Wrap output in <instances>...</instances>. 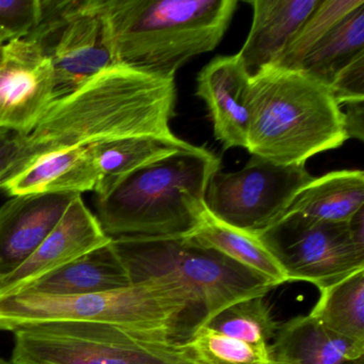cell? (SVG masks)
<instances>
[{
  "label": "cell",
  "instance_id": "cell-1",
  "mask_svg": "<svg viewBox=\"0 0 364 364\" xmlns=\"http://www.w3.org/2000/svg\"><path fill=\"white\" fill-rule=\"evenodd\" d=\"M176 102L174 80L125 65L107 68L57 97L33 131L12 134L14 154L0 189L54 153L124 138L172 137Z\"/></svg>",
  "mask_w": 364,
  "mask_h": 364
},
{
  "label": "cell",
  "instance_id": "cell-2",
  "mask_svg": "<svg viewBox=\"0 0 364 364\" xmlns=\"http://www.w3.org/2000/svg\"><path fill=\"white\" fill-rule=\"evenodd\" d=\"M247 150L277 165H306L348 138L327 85L295 70L268 67L249 82Z\"/></svg>",
  "mask_w": 364,
  "mask_h": 364
},
{
  "label": "cell",
  "instance_id": "cell-3",
  "mask_svg": "<svg viewBox=\"0 0 364 364\" xmlns=\"http://www.w3.org/2000/svg\"><path fill=\"white\" fill-rule=\"evenodd\" d=\"M237 0H104L117 65L174 80L220 43Z\"/></svg>",
  "mask_w": 364,
  "mask_h": 364
},
{
  "label": "cell",
  "instance_id": "cell-4",
  "mask_svg": "<svg viewBox=\"0 0 364 364\" xmlns=\"http://www.w3.org/2000/svg\"><path fill=\"white\" fill-rule=\"evenodd\" d=\"M220 168V159L202 146L174 153L97 197V218L112 238L186 236L201 221L208 183Z\"/></svg>",
  "mask_w": 364,
  "mask_h": 364
},
{
  "label": "cell",
  "instance_id": "cell-5",
  "mask_svg": "<svg viewBox=\"0 0 364 364\" xmlns=\"http://www.w3.org/2000/svg\"><path fill=\"white\" fill-rule=\"evenodd\" d=\"M55 321L104 323L155 340L185 342L205 315L182 289L161 280L72 297H0L1 331Z\"/></svg>",
  "mask_w": 364,
  "mask_h": 364
},
{
  "label": "cell",
  "instance_id": "cell-6",
  "mask_svg": "<svg viewBox=\"0 0 364 364\" xmlns=\"http://www.w3.org/2000/svg\"><path fill=\"white\" fill-rule=\"evenodd\" d=\"M112 245L132 284L148 280L171 283L203 311L205 321L235 302L265 296L274 289L259 274L184 236H121L112 238Z\"/></svg>",
  "mask_w": 364,
  "mask_h": 364
},
{
  "label": "cell",
  "instance_id": "cell-7",
  "mask_svg": "<svg viewBox=\"0 0 364 364\" xmlns=\"http://www.w3.org/2000/svg\"><path fill=\"white\" fill-rule=\"evenodd\" d=\"M14 364H199L185 342L104 323L55 321L14 331Z\"/></svg>",
  "mask_w": 364,
  "mask_h": 364
},
{
  "label": "cell",
  "instance_id": "cell-8",
  "mask_svg": "<svg viewBox=\"0 0 364 364\" xmlns=\"http://www.w3.org/2000/svg\"><path fill=\"white\" fill-rule=\"evenodd\" d=\"M26 38L50 59L56 99L117 65L104 0H42V16Z\"/></svg>",
  "mask_w": 364,
  "mask_h": 364
},
{
  "label": "cell",
  "instance_id": "cell-9",
  "mask_svg": "<svg viewBox=\"0 0 364 364\" xmlns=\"http://www.w3.org/2000/svg\"><path fill=\"white\" fill-rule=\"evenodd\" d=\"M312 178L306 165H277L252 156L240 171H217L208 183L204 202L218 220L261 234L287 214Z\"/></svg>",
  "mask_w": 364,
  "mask_h": 364
},
{
  "label": "cell",
  "instance_id": "cell-10",
  "mask_svg": "<svg viewBox=\"0 0 364 364\" xmlns=\"http://www.w3.org/2000/svg\"><path fill=\"white\" fill-rule=\"evenodd\" d=\"M259 235L282 264L289 282L312 283L321 291L364 269V242L348 223L289 213Z\"/></svg>",
  "mask_w": 364,
  "mask_h": 364
},
{
  "label": "cell",
  "instance_id": "cell-11",
  "mask_svg": "<svg viewBox=\"0 0 364 364\" xmlns=\"http://www.w3.org/2000/svg\"><path fill=\"white\" fill-rule=\"evenodd\" d=\"M56 100L50 59L29 38L0 44V134H27Z\"/></svg>",
  "mask_w": 364,
  "mask_h": 364
},
{
  "label": "cell",
  "instance_id": "cell-12",
  "mask_svg": "<svg viewBox=\"0 0 364 364\" xmlns=\"http://www.w3.org/2000/svg\"><path fill=\"white\" fill-rule=\"evenodd\" d=\"M99 219L76 196L39 248L0 282V297L22 293L36 281L112 242Z\"/></svg>",
  "mask_w": 364,
  "mask_h": 364
},
{
  "label": "cell",
  "instance_id": "cell-13",
  "mask_svg": "<svg viewBox=\"0 0 364 364\" xmlns=\"http://www.w3.org/2000/svg\"><path fill=\"white\" fill-rule=\"evenodd\" d=\"M78 195L14 196L0 208V282L35 253Z\"/></svg>",
  "mask_w": 364,
  "mask_h": 364
},
{
  "label": "cell",
  "instance_id": "cell-14",
  "mask_svg": "<svg viewBox=\"0 0 364 364\" xmlns=\"http://www.w3.org/2000/svg\"><path fill=\"white\" fill-rule=\"evenodd\" d=\"M250 78L237 55L215 57L198 74L196 95L208 106L215 137L225 150L248 146Z\"/></svg>",
  "mask_w": 364,
  "mask_h": 364
},
{
  "label": "cell",
  "instance_id": "cell-15",
  "mask_svg": "<svg viewBox=\"0 0 364 364\" xmlns=\"http://www.w3.org/2000/svg\"><path fill=\"white\" fill-rule=\"evenodd\" d=\"M321 0H250L252 24L237 57L250 77L278 63Z\"/></svg>",
  "mask_w": 364,
  "mask_h": 364
},
{
  "label": "cell",
  "instance_id": "cell-16",
  "mask_svg": "<svg viewBox=\"0 0 364 364\" xmlns=\"http://www.w3.org/2000/svg\"><path fill=\"white\" fill-rule=\"evenodd\" d=\"M269 351L272 364H364V345L332 333L310 315L281 323Z\"/></svg>",
  "mask_w": 364,
  "mask_h": 364
},
{
  "label": "cell",
  "instance_id": "cell-17",
  "mask_svg": "<svg viewBox=\"0 0 364 364\" xmlns=\"http://www.w3.org/2000/svg\"><path fill=\"white\" fill-rule=\"evenodd\" d=\"M131 284L127 270L110 242L39 279L20 294L72 297L122 289Z\"/></svg>",
  "mask_w": 364,
  "mask_h": 364
},
{
  "label": "cell",
  "instance_id": "cell-18",
  "mask_svg": "<svg viewBox=\"0 0 364 364\" xmlns=\"http://www.w3.org/2000/svg\"><path fill=\"white\" fill-rule=\"evenodd\" d=\"M99 170L91 146L54 153L31 166L4 186L8 195L82 193L95 191Z\"/></svg>",
  "mask_w": 364,
  "mask_h": 364
},
{
  "label": "cell",
  "instance_id": "cell-19",
  "mask_svg": "<svg viewBox=\"0 0 364 364\" xmlns=\"http://www.w3.org/2000/svg\"><path fill=\"white\" fill-rule=\"evenodd\" d=\"M184 237L197 246L229 257L274 287L289 283L282 264L259 234L231 227L212 216L208 208L199 225Z\"/></svg>",
  "mask_w": 364,
  "mask_h": 364
},
{
  "label": "cell",
  "instance_id": "cell-20",
  "mask_svg": "<svg viewBox=\"0 0 364 364\" xmlns=\"http://www.w3.org/2000/svg\"><path fill=\"white\" fill-rule=\"evenodd\" d=\"M364 208V172L341 170L313 178L299 191L289 213L313 220L348 223Z\"/></svg>",
  "mask_w": 364,
  "mask_h": 364
},
{
  "label": "cell",
  "instance_id": "cell-21",
  "mask_svg": "<svg viewBox=\"0 0 364 364\" xmlns=\"http://www.w3.org/2000/svg\"><path fill=\"white\" fill-rule=\"evenodd\" d=\"M91 146L99 170L97 197L105 195L125 176L193 144L176 137H135L114 140Z\"/></svg>",
  "mask_w": 364,
  "mask_h": 364
},
{
  "label": "cell",
  "instance_id": "cell-22",
  "mask_svg": "<svg viewBox=\"0 0 364 364\" xmlns=\"http://www.w3.org/2000/svg\"><path fill=\"white\" fill-rule=\"evenodd\" d=\"M309 315L332 333L364 345V269L321 289Z\"/></svg>",
  "mask_w": 364,
  "mask_h": 364
},
{
  "label": "cell",
  "instance_id": "cell-23",
  "mask_svg": "<svg viewBox=\"0 0 364 364\" xmlns=\"http://www.w3.org/2000/svg\"><path fill=\"white\" fill-rule=\"evenodd\" d=\"M361 54H364V5L336 25L295 71L304 72L329 87L338 72Z\"/></svg>",
  "mask_w": 364,
  "mask_h": 364
},
{
  "label": "cell",
  "instance_id": "cell-24",
  "mask_svg": "<svg viewBox=\"0 0 364 364\" xmlns=\"http://www.w3.org/2000/svg\"><path fill=\"white\" fill-rule=\"evenodd\" d=\"M203 325L248 344L267 347L281 323L272 315L265 296H257L227 306Z\"/></svg>",
  "mask_w": 364,
  "mask_h": 364
},
{
  "label": "cell",
  "instance_id": "cell-25",
  "mask_svg": "<svg viewBox=\"0 0 364 364\" xmlns=\"http://www.w3.org/2000/svg\"><path fill=\"white\" fill-rule=\"evenodd\" d=\"M362 5H364V0H321L304 21L278 63L272 67L297 70L313 48L348 14Z\"/></svg>",
  "mask_w": 364,
  "mask_h": 364
},
{
  "label": "cell",
  "instance_id": "cell-26",
  "mask_svg": "<svg viewBox=\"0 0 364 364\" xmlns=\"http://www.w3.org/2000/svg\"><path fill=\"white\" fill-rule=\"evenodd\" d=\"M185 345L199 364H272L269 346H255L205 325L199 326Z\"/></svg>",
  "mask_w": 364,
  "mask_h": 364
},
{
  "label": "cell",
  "instance_id": "cell-27",
  "mask_svg": "<svg viewBox=\"0 0 364 364\" xmlns=\"http://www.w3.org/2000/svg\"><path fill=\"white\" fill-rule=\"evenodd\" d=\"M42 16V0H0V29L14 38H25Z\"/></svg>",
  "mask_w": 364,
  "mask_h": 364
},
{
  "label": "cell",
  "instance_id": "cell-28",
  "mask_svg": "<svg viewBox=\"0 0 364 364\" xmlns=\"http://www.w3.org/2000/svg\"><path fill=\"white\" fill-rule=\"evenodd\" d=\"M338 105L364 101V54L338 72L329 86Z\"/></svg>",
  "mask_w": 364,
  "mask_h": 364
},
{
  "label": "cell",
  "instance_id": "cell-29",
  "mask_svg": "<svg viewBox=\"0 0 364 364\" xmlns=\"http://www.w3.org/2000/svg\"><path fill=\"white\" fill-rule=\"evenodd\" d=\"M344 114L345 132L347 138L364 140V101L347 104Z\"/></svg>",
  "mask_w": 364,
  "mask_h": 364
},
{
  "label": "cell",
  "instance_id": "cell-30",
  "mask_svg": "<svg viewBox=\"0 0 364 364\" xmlns=\"http://www.w3.org/2000/svg\"><path fill=\"white\" fill-rule=\"evenodd\" d=\"M14 154L12 133L0 134V176L5 171Z\"/></svg>",
  "mask_w": 364,
  "mask_h": 364
},
{
  "label": "cell",
  "instance_id": "cell-31",
  "mask_svg": "<svg viewBox=\"0 0 364 364\" xmlns=\"http://www.w3.org/2000/svg\"><path fill=\"white\" fill-rule=\"evenodd\" d=\"M12 37L9 35V33H6L3 29H0V44H3L4 42L8 41V40H11Z\"/></svg>",
  "mask_w": 364,
  "mask_h": 364
},
{
  "label": "cell",
  "instance_id": "cell-32",
  "mask_svg": "<svg viewBox=\"0 0 364 364\" xmlns=\"http://www.w3.org/2000/svg\"><path fill=\"white\" fill-rule=\"evenodd\" d=\"M0 364H10V363H8L7 361H5V360L1 359V361H0Z\"/></svg>",
  "mask_w": 364,
  "mask_h": 364
},
{
  "label": "cell",
  "instance_id": "cell-33",
  "mask_svg": "<svg viewBox=\"0 0 364 364\" xmlns=\"http://www.w3.org/2000/svg\"><path fill=\"white\" fill-rule=\"evenodd\" d=\"M0 361H1V359H0Z\"/></svg>",
  "mask_w": 364,
  "mask_h": 364
}]
</instances>
